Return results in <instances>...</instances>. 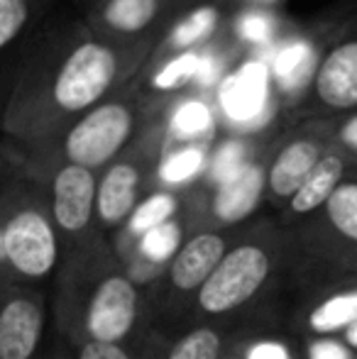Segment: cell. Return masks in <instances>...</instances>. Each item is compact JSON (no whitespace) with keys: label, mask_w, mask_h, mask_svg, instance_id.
Returning a JSON list of instances; mask_svg holds the SVG:
<instances>
[{"label":"cell","mask_w":357,"mask_h":359,"mask_svg":"<svg viewBox=\"0 0 357 359\" xmlns=\"http://www.w3.org/2000/svg\"><path fill=\"white\" fill-rule=\"evenodd\" d=\"M152 52L154 44L115 42L86 22L72 25L25 57L0 125L22 142H49L142 72Z\"/></svg>","instance_id":"1"},{"label":"cell","mask_w":357,"mask_h":359,"mask_svg":"<svg viewBox=\"0 0 357 359\" xmlns=\"http://www.w3.org/2000/svg\"><path fill=\"white\" fill-rule=\"evenodd\" d=\"M152 108L154 105H149L144 95L140 74L133 76L123 88H118L69 125L59 142L64 161L90 171L105 169L137 135L144 113Z\"/></svg>","instance_id":"2"},{"label":"cell","mask_w":357,"mask_h":359,"mask_svg":"<svg viewBox=\"0 0 357 359\" xmlns=\"http://www.w3.org/2000/svg\"><path fill=\"white\" fill-rule=\"evenodd\" d=\"M194 0H88L83 22L115 42L154 44Z\"/></svg>","instance_id":"3"},{"label":"cell","mask_w":357,"mask_h":359,"mask_svg":"<svg viewBox=\"0 0 357 359\" xmlns=\"http://www.w3.org/2000/svg\"><path fill=\"white\" fill-rule=\"evenodd\" d=\"M271 72L260 57L240 59L215 88V120L230 125L235 135H252L271 115Z\"/></svg>","instance_id":"4"},{"label":"cell","mask_w":357,"mask_h":359,"mask_svg":"<svg viewBox=\"0 0 357 359\" xmlns=\"http://www.w3.org/2000/svg\"><path fill=\"white\" fill-rule=\"evenodd\" d=\"M269 269L271 259L264 247L252 242L233 247L198 288V308L208 316H225L245 306L267 281Z\"/></svg>","instance_id":"5"},{"label":"cell","mask_w":357,"mask_h":359,"mask_svg":"<svg viewBox=\"0 0 357 359\" xmlns=\"http://www.w3.org/2000/svg\"><path fill=\"white\" fill-rule=\"evenodd\" d=\"M5 264L25 279H44L59 259L54 222L44 210L25 205L3 222Z\"/></svg>","instance_id":"6"},{"label":"cell","mask_w":357,"mask_h":359,"mask_svg":"<svg viewBox=\"0 0 357 359\" xmlns=\"http://www.w3.org/2000/svg\"><path fill=\"white\" fill-rule=\"evenodd\" d=\"M306 95L311 108L325 115L357 108V34H345L343 29L330 34Z\"/></svg>","instance_id":"7"},{"label":"cell","mask_w":357,"mask_h":359,"mask_svg":"<svg viewBox=\"0 0 357 359\" xmlns=\"http://www.w3.org/2000/svg\"><path fill=\"white\" fill-rule=\"evenodd\" d=\"M140 293L123 274H110L95 286L86 311V330L90 340L120 345L135 327Z\"/></svg>","instance_id":"8"},{"label":"cell","mask_w":357,"mask_h":359,"mask_svg":"<svg viewBox=\"0 0 357 359\" xmlns=\"http://www.w3.org/2000/svg\"><path fill=\"white\" fill-rule=\"evenodd\" d=\"M330 144V135L318 130L286 140L267 164V194L274 201H291Z\"/></svg>","instance_id":"9"},{"label":"cell","mask_w":357,"mask_h":359,"mask_svg":"<svg viewBox=\"0 0 357 359\" xmlns=\"http://www.w3.org/2000/svg\"><path fill=\"white\" fill-rule=\"evenodd\" d=\"M95 171L64 161L52 179V222L69 235H79L95 215Z\"/></svg>","instance_id":"10"},{"label":"cell","mask_w":357,"mask_h":359,"mask_svg":"<svg viewBox=\"0 0 357 359\" xmlns=\"http://www.w3.org/2000/svg\"><path fill=\"white\" fill-rule=\"evenodd\" d=\"M230 3L233 0H208V3L194 5L184 18H179L172 27L159 37L154 52L149 54L147 62H159V59L174 57V54L196 52L210 44L215 37L223 34L225 18L230 15Z\"/></svg>","instance_id":"11"},{"label":"cell","mask_w":357,"mask_h":359,"mask_svg":"<svg viewBox=\"0 0 357 359\" xmlns=\"http://www.w3.org/2000/svg\"><path fill=\"white\" fill-rule=\"evenodd\" d=\"M142 166L135 159H115L103 169L95 189V215L103 225L115 227L130 220L140 203Z\"/></svg>","instance_id":"12"},{"label":"cell","mask_w":357,"mask_h":359,"mask_svg":"<svg viewBox=\"0 0 357 359\" xmlns=\"http://www.w3.org/2000/svg\"><path fill=\"white\" fill-rule=\"evenodd\" d=\"M267 191V164L250 159L228 179L218 181L210 198V210L220 222H238L255 213Z\"/></svg>","instance_id":"13"},{"label":"cell","mask_w":357,"mask_h":359,"mask_svg":"<svg viewBox=\"0 0 357 359\" xmlns=\"http://www.w3.org/2000/svg\"><path fill=\"white\" fill-rule=\"evenodd\" d=\"M44 330V311L32 296H13L0 306V359H32Z\"/></svg>","instance_id":"14"},{"label":"cell","mask_w":357,"mask_h":359,"mask_svg":"<svg viewBox=\"0 0 357 359\" xmlns=\"http://www.w3.org/2000/svg\"><path fill=\"white\" fill-rule=\"evenodd\" d=\"M225 255V240L220 232H198L181 245L169 266V279L179 291H196L206 284Z\"/></svg>","instance_id":"15"},{"label":"cell","mask_w":357,"mask_h":359,"mask_svg":"<svg viewBox=\"0 0 357 359\" xmlns=\"http://www.w3.org/2000/svg\"><path fill=\"white\" fill-rule=\"evenodd\" d=\"M167 103L172 105L167 118H162L167 144L179 147L208 142L218 120H215V110L210 105V100H206V95H177V98L167 100Z\"/></svg>","instance_id":"16"},{"label":"cell","mask_w":357,"mask_h":359,"mask_svg":"<svg viewBox=\"0 0 357 359\" xmlns=\"http://www.w3.org/2000/svg\"><path fill=\"white\" fill-rule=\"evenodd\" d=\"M345 181V154L343 149L330 144L328 151L321 156L316 169L309 174V179L299 186L289 201V210L294 215H309L314 210L323 208L325 201L333 196V191Z\"/></svg>","instance_id":"17"},{"label":"cell","mask_w":357,"mask_h":359,"mask_svg":"<svg viewBox=\"0 0 357 359\" xmlns=\"http://www.w3.org/2000/svg\"><path fill=\"white\" fill-rule=\"evenodd\" d=\"M355 323H357V288L333 293L325 301H321L309 316V327L316 335L345 332Z\"/></svg>","instance_id":"18"},{"label":"cell","mask_w":357,"mask_h":359,"mask_svg":"<svg viewBox=\"0 0 357 359\" xmlns=\"http://www.w3.org/2000/svg\"><path fill=\"white\" fill-rule=\"evenodd\" d=\"M42 5L44 0H0V67L3 57H8L15 44L29 34Z\"/></svg>","instance_id":"19"},{"label":"cell","mask_w":357,"mask_h":359,"mask_svg":"<svg viewBox=\"0 0 357 359\" xmlns=\"http://www.w3.org/2000/svg\"><path fill=\"white\" fill-rule=\"evenodd\" d=\"M208 159V144H179L174 149H167L162 164H159V179L169 186H179L196 179L203 171Z\"/></svg>","instance_id":"20"},{"label":"cell","mask_w":357,"mask_h":359,"mask_svg":"<svg viewBox=\"0 0 357 359\" xmlns=\"http://www.w3.org/2000/svg\"><path fill=\"white\" fill-rule=\"evenodd\" d=\"M230 32H233V39L238 47H243V44L257 47V44H267L271 39H276V34H279V20L269 10L250 8L243 10L240 15L238 13L233 15Z\"/></svg>","instance_id":"21"},{"label":"cell","mask_w":357,"mask_h":359,"mask_svg":"<svg viewBox=\"0 0 357 359\" xmlns=\"http://www.w3.org/2000/svg\"><path fill=\"white\" fill-rule=\"evenodd\" d=\"M325 220L340 237L357 242V181H343L323 205Z\"/></svg>","instance_id":"22"},{"label":"cell","mask_w":357,"mask_h":359,"mask_svg":"<svg viewBox=\"0 0 357 359\" xmlns=\"http://www.w3.org/2000/svg\"><path fill=\"white\" fill-rule=\"evenodd\" d=\"M179 213V198L169 191H157V194L147 196L140 201L135 213L130 215L128 227L135 235H144V232L154 230V227L164 225V222L174 220Z\"/></svg>","instance_id":"23"},{"label":"cell","mask_w":357,"mask_h":359,"mask_svg":"<svg viewBox=\"0 0 357 359\" xmlns=\"http://www.w3.org/2000/svg\"><path fill=\"white\" fill-rule=\"evenodd\" d=\"M181 250V225L179 220H169L154 230L140 235V255L142 259L162 264L167 259H174Z\"/></svg>","instance_id":"24"},{"label":"cell","mask_w":357,"mask_h":359,"mask_svg":"<svg viewBox=\"0 0 357 359\" xmlns=\"http://www.w3.org/2000/svg\"><path fill=\"white\" fill-rule=\"evenodd\" d=\"M169 359H220V335L210 327H196L172 347Z\"/></svg>","instance_id":"25"},{"label":"cell","mask_w":357,"mask_h":359,"mask_svg":"<svg viewBox=\"0 0 357 359\" xmlns=\"http://www.w3.org/2000/svg\"><path fill=\"white\" fill-rule=\"evenodd\" d=\"M248 161H250L248 142L243 137H230L228 142L220 144V149L215 151L213 161H210V174H213L215 184L228 179L230 174H235Z\"/></svg>","instance_id":"26"},{"label":"cell","mask_w":357,"mask_h":359,"mask_svg":"<svg viewBox=\"0 0 357 359\" xmlns=\"http://www.w3.org/2000/svg\"><path fill=\"white\" fill-rule=\"evenodd\" d=\"M330 140L338 144V149H348L350 154H357V113L348 115L338 123V128H333Z\"/></svg>","instance_id":"27"},{"label":"cell","mask_w":357,"mask_h":359,"mask_svg":"<svg viewBox=\"0 0 357 359\" xmlns=\"http://www.w3.org/2000/svg\"><path fill=\"white\" fill-rule=\"evenodd\" d=\"M79 359H130V355L120 345L88 340L86 345L81 347V355H79Z\"/></svg>","instance_id":"28"},{"label":"cell","mask_w":357,"mask_h":359,"mask_svg":"<svg viewBox=\"0 0 357 359\" xmlns=\"http://www.w3.org/2000/svg\"><path fill=\"white\" fill-rule=\"evenodd\" d=\"M309 359H353L350 352L340 342L333 340H316L309 347Z\"/></svg>","instance_id":"29"},{"label":"cell","mask_w":357,"mask_h":359,"mask_svg":"<svg viewBox=\"0 0 357 359\" xmlns=\"http://www.w3.org/2000/svg\"><path fill=\"white\" fill-rule=\"evenodd\" d=\"M245 359H291L289 352H286L284 345H279V342H257V345L250 347L248 357Z\"/></svg>","instance_id":"30"},{"label":"cell","mask_w":357,"mask_h":359,"mask_svg":"<svg viewBox=\"0 0 357 359\" xmlns=\"http://www.w3.org/2000/svg\"><path fill=\"white\" fill-rule=\"evenodd\" d=\"M343 335H345V345L353 347V350H357V323H355V325H350L348 330L343 332Z\"/></svg>","instance_id":"31"},{"label":"cell","mask_w":357,"mask_h":359,"mask_svg":"<svg viewBox=\"0 0 357 359\" xmlns=\"http://www.w3.org/2000/svg\"><path fill=\"white\" fill-rule=\"evenodd\" d=\"M0 264H5V242H3V222H0Z\"/></svg>","instance_id":"32"}]
</instances>
